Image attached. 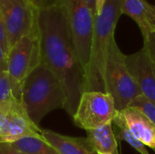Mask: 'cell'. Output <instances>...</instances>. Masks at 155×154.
Here are the masks:
<instances>
[{"mask_svg":"<svg viewBox=\"0 0 155 154\" xmlns=\"http://www.w3.org/2000/svg\"><path fill=\"white\" fill-rule=\"evenodd\" d=\"M65 93L56 75L40 64L21 84V103L29 118L39 125L50 112L64 107Z\"/></svg>","mask_w":155,"mask_h":154,"instance_id":"obj_3","label":"cell"},{"mask_svg":"<svg viewBox=\"0 0 155 154\" xmlns=\"http://www.w3.org/2000/svg\"><path fill=\"white\" fill-rule=\"evenodd\" d=\"M117 113L114 100L109 93L84 92L73 119L76 126L88 131L113 123Z\"/></svg>","mask_w":155,"mask_h":154,"instance_id":"obj_6","label":"cell"},{"mask_svg":"<svg viewBox=\"0 0 155 154\" xmlns=\"http://www.w3.org/2000/svg\"><path fill=\"white\" fill-rule=\"evenodd\" d=\"M0 12L10 50L19 39L33 30L36 23V9L29 0H0Z\"/></svg>","mask_w":155,"mask_h":154,"instance_id":"obj_8","label":"cell"},{"mask_svg":"<svg viewBox=\"0 0 155 154\" xmlns=\"http://www.w3.org/2000/svg\"><path fill=\"white\" fill-rule=\"evenodd\" d=\"M125 62L142 95L155 103V67L147 50L143 47L140 51L126 55Z\"/></svg>","mask_w":155,"mask_h":154,"instance_id":"obj_9","label":"cell"},{"mask_svg":"<svg viewBox=\"0 0 155 154\" xmlns=\"http://www.w3.org/2000/svg\"><path fill=\"white\" fill-rule=\"evenodd\" d=\"M11 144L25 154H60L43 137H26Z\"/></svg>","mask_w":155,"mask_h":154,"instance_id":"obj_15","label":"cell"},{"mask_svg":"<svg viewBox=\"0 0 155 154\" xmlns=\"http://www.w3.org/2000/svg\"><path fill=\"white\" fill-rule=\"evenodd\" d=\"M122 14L130 16L139 26L143 39L155 34V6L146 0H122Z\"/></svg>","mask_w":155,"mask_h":154,"instance_id":"obj_11","label":"cell"},{"mask_svg":"<svg viewBox=\"0 0 155 154\" xmlns=\"http://www.w3.org/2000/svg\"><path fill=\"white\" fill-rule=\"evenodd\" d=\"M113 124H114L117 128V135H116L117 139L127 143L131 147L136 150L139 153L151 154L147 149V146L144 143H143L141 141L136 139L128 130V128L126 127L124 119L120 113H118L115 118L114 119Z\"/></svg>","mask_w":155,"mask_h":154,"instance_id":"obj_17","label":"cell"},{"mask_svg":"<svg viewBox=\"0 0 155 154\" xmlns=\"http://www.w3.org/2000/svg\"><path fill=\"white\" fill-rule=\"evenodd\" d=\"M21 103V84L15 83L7 71L0 74V103L13 105Z\"/></svg>","mask_w":155,"mask_h":154,"instance_id":"obj_16","label":"cell"},{"mask_svg":"<svg viewBox=\"0 0 155 154\" xmlns=\"http://www.w3.org/2000/svg\"><path fill=\"white\" fill-rule=\"evenodd\" d=\"M41 64L40 40L37 25L19 39L7 54V73L13 80L22 84L29 74Z\"/></svg>","mask_w":155,"mask_h":154,"instance_id":"obj_7","label":"cell"},{"mask_svg":"<svg viewBox=\"0 0 155 154\" xmlns=\"http://www.w3.org/2000/svg\"><path fill=\"white\" fill-rule=\"evenodd\" d=\"M59 1L60 0H29L31 5L37 10L51 7L53 5H58Z\"/></svg>","mask_w":155,"mask_h":154,"instance_id":"obj_22","label":"cell"},{"mask_svg":"<svg viewBox=\"0 0 155 154\" xmlns=\"http://www.w3.org/2000/svg\"><path fill=\"white\" fill-rule=\"evenodd\" d=\"M0 45L2 46L3 50L7 54L8 51H9V47H8V43H7L5 25V22H4L3 16L1 15V12H0Z\"/></svg>","mask_w":155,"mask_h":154,"instance_id":"obj_21","label":"cell"},{"mask_svg":"<svg viewBox=\"0 0 155 154\" xmlns=\"http://www.w3.org/2000/svg\"><path fill=\"white\" fill-rule=\"evenodd\" d=\"M0 154H25L20 151H18L17 149H15V147L12 146L11 143H0Z\"/></svg>","mask_w":155,"mask_h":154,"instance_id":"obj_23","label":"cell"},{"mask_svg":"<svg viewBox=\"0 0 155 154\" xmlns=\"http://www.w3.org/2000/svg\"><path fill=\"white\" fill-rule=\"evenodd\" d=\"M121 5L122 0H106L102 11L94 15L90 60L84 74V92L106 93L105 64L116 25L123 15Z\"/></svg>","mask_w":155,"mask_h":154,"instance_id":"obj_2","label":"cell"},{"mask_svg":"<svg viewBox=\"0 0 155 154\" xmlns=\"http://www.w3.org/2000/svg\"><path fill=\"white\" fill-rule=\"evenodd\" d=\"M130 106H134L141 110L143 113H145L155 125V103L144 97L143 95H139L136 97Z\"/></svg>","mask_w":155,"mask_h":154,"instance_id":"obj_19","label":"cell"},{"mask_svg":"<svg viewBox=\"0 0 155 154\" xmlns=\"http://www.w3.org/2000/svg\"><path fill=\"white\" fill-rule=\"evenodd\" d=\"M26 137H42V130L33 123L20 103L15 104L13 109L5 143H13Z\"/></svg>","mask_w":155,"mask_h":154,"instance_id":"obj_12","label":"cell"},{"mask_svg":"<svg viewBox=\"0 0 155 154\" xmlns=\"http://www.w3.org/2000/svg\"><path fill=\"white\" fill-rule=\"evenodd\" d=\"M105 2H106V0H96V15L102 11Z\"/></svg>","mask_w":155,"mask_h":154,"instance_id":"obj_26","label":"cell"},{"mask_svg":"<svg viewBox=\"0 0 155 154\" xmlns=\"http://www.w3.org/2000/svg\"><path fill=\"white\" fill-rule=\"evenodd\" d=\"M17 104V103H15ZM15 104L7 105L0 103V143H5V137L7 133L8 124L12 115L13 109Z\"/></svg>","mask_w":155,"mask_h":154,"instance_id":"obj_18","label":"cell"},{"mask_svg":"<svg viewBox=\"0 0 155 154\" xmlns=\"http://www.w3.org/2000/svg\"><path fill=\"white\" fill-rule=\"evenodd\" d=\"M143 47L147 50L155 67V34H151L143 39Z\"/></svg>","mask_w":155,"mask_h":154,"instance_id":"obj_20","label":"cell"},{"mask_svg":"<svg viewBox=\"0 0 155 154\" xmlns=\"http://www.w3.org/2000/svg\"><path fill=\"white\" fill-rule=\"evenodd\" d=\"M6 60H7V54H5V52L3 50L2 46L0 45V74L7 71Z\"/></svg>","mask_w":155,"mask_h":154,"instance_id":"obj_24","label":"cell"},{"mask_svg":"<svg viewBox=\"0 0 155 154\" xmlns=\"http://www.w3.org/2000/svg\"><path fill=\"white\" fill-rule=\"evenodd\" d=\"M88 7L93 11L94 15H96V0H84Z\"/></svg>","mask_w":155,"mask_h":154,"instance_id":"obj_25","label":"cell"},{"mask_svg":"<svg viewBox=\"0 0 155 154\" xmlns=\"http://www.w3.org/2000/svg\"><path fill=\"white\" fill-rule=\"evenodd\" d=\"M42 137L60 154H98L87 138L71 137L50 130H42Z\"/></svg>","mask_w":155,"mask_h":154,"instance_id":"obj_13","label":"cell"},{"mask_svg":"<svg viewBox=\"0 0 155 154\" xmlns=\"http://www.w3.org/2000/svg\"><path fill=\"white\" fill-rule=\"evenodd\" d=\"M87 140L98 154H120L113 123L86 131Z\"/></svg>","mask_w":155,"mask_h":154,"instance_id":"obj_14","label":"cell"},{"mask_svg":"<svg viewBox=\"0 0 155 154\" xmlns=\"http://www.w3.org/2000/svg\"><path fill=\"white\" fill-rule=\"evenodd\" d=\"M36 25L41 63L61 82L66 98L64 109L73 117L84 93V73L64 6L58 4L36 9Z\"/></svg>","mask_w":155,"mask_h":154,"instance_id":"obj_1","label":"cell"},{"mask_svg":"<svg viewBox=\"0 0 155 154\" xmlns=\"http://www.w3.org/2000/svg\"><path fill=\"white\" fill-rule=\"evenodd\" d=\"M125 57L114 39L107 55L104 83L106 93L114 98L118 113L129 107L136 97L142 95L128 70Z\"/></svg>","mask_w":155,"mask_h":154,"instance_id":"obj_4","label":"cell"},{"mask_svg":"<svg viewBox=\"0 0 155 154\" xmlns=\"http://www.w3.org/2000/svg\"><path fill=\"white\" fill-rule=\"evenodd\" d=\"M59 4L64 8L74 48L84 74L90 60L94 15L84 0H60Z\"/></svg>","mask_w":155,"mask_h":154,"instance_id":"obj_5","label":"cell"},{"mask_svg":"<svg viewBox=\"0 0 155 154\" xmlns=\"http://www.w3.org/2000/svg\"><path fill=\"white\" fill-rule=\"evenodd\" d=\"M131 133L155 152V125L151 119L136 107L129 106L119 112Z\"/></svg>","mask_w":155,"mask_h":154,"instance_id":"obj_10","label":"cell"}]
</instances>
